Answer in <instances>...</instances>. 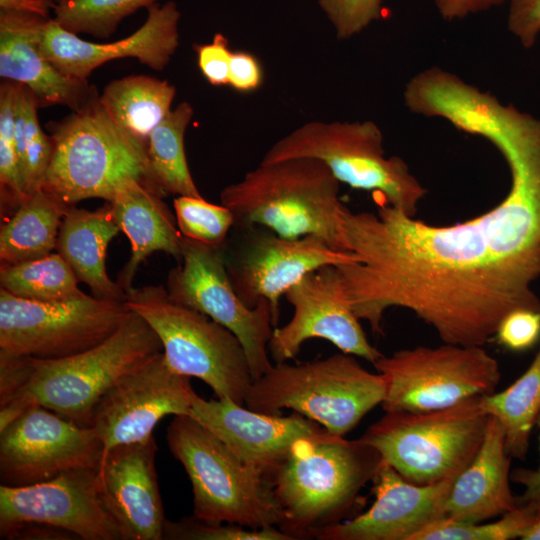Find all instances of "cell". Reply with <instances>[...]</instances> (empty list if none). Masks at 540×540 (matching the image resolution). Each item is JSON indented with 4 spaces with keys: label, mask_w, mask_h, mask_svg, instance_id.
<instances>
[{
    "label": "cell",
    "mask_w": 540,
    "mask_h": 540,
    "mask_svg": "<svg viewBox=\"0 0 540 540\" xmlns=\"http://www.w3.org/2000/svg\"><path fill=\"white\" fill-rule=\"evenodd\" d=\"M504 199L473 219L435 226L383 203L345 207L342 225L356 260L337 266L352 309L382 335L384 315L404 308L443 343L484 346L517 309L540 311V143L503 154Z\"/></svg>",
    "instance_id": "1"
},
{
    "label": "cell",
    "mask_w": 540,
    "mask_h": 540,
    "mask_svg": "<svg viewBox=\"0 0 540 540\" xmlns=\"http://www.w3.org/2000/svg\"><path fill=\"white\" fill-rule=\"evenodd\" d=\"M47 129L53 152L41 190L65 206L91 198L110 201L134 183L167 196L151 170L147 142L112 120L99 93Z\"/></svg>",
    "instance_id": "2"
},
{
    "label": "cell",
    "mask_w": 540,
    "mask_h": 540,
    "mask_svg": "<svg viewBox=\"0 0 540 540\" xmlns=\"http://www.w3.org/2000/svg\"><path fill=\"white\" fill-rule=\"evenodd\" d=\"M382 463L380 453L360 438L325 431L299 441L269 477L282 513L278 527L292 540L311 539L344 521Z\"/></svg>",
    "instance_id": "3"
},
{
    "label": "cell",
    "mask_w": 540,
    "mask_h": 540,
    "mask_svg": "<svg viewBox=\"0 0 540 540\" xmlns=\"http://www.w3.org/2000/svg\"><path fill=\"white\" fill-rule=\"evenodd\" d=\"M340 182L310 157L261 163L220 192L234 215V228L260 226L285 238L316 236L349 252L339 197Z\"/></svg>",
    "instance_id": "4"
},
{
    "label": "cell",
    "mask_w": 540,
    "mask_h": 540,
    "mask_svg": "<svg viewBox=\"0 0 540 540\" xmlns=\"http://www.w3.org/2000/svg\"><path fill=\"white\" fill-rule=\"evenodd\" d=\"M161 341L139 314L131 311L102 343L58 359L27 356L26 379L0 404V429L31 406H42L82 426H89L94 407L125 373L156 353Z\"/></svg>",
    "instance_id": "5"
},
{
    "label": "cell",
    "mask_w": 540,
    "mask_h": 540,
    "mask_svg": "<svg viewBox=\"0 0 540 540\" xmlns=\"http://www.w3.org/2000/svg\"><path fill=\"white\" fill-rule=\"evenodd\" d=\"M383 376L367 370L356 356L337 353L300 364L276 363L254 380L244 405L265 414L291 409L345 436L362 418L382 404Z\"/></svg>",
    "instance_id": "6"
},
{
    "label": "cell",
    "mask_w": 540,
    "mask_h": 540,
    "mask_svg": "<svg viewBox=\"0 0 540 540\" xmlns=\"http://www.w3.org/2000/svg\"><path fill=\"white\" fill-rule=\"evenodd\" d=\"M166 439L192 484L194 517L256 529L279 526L282 513L270 481L204 425L190 415L174 416Z\"/></svg>",
    "instance_id": "7"
},
{
    "label": "cell",
    "mask_w": 540,
    "mask_h": 540,
    "mask_svg": "<svg viewBox=\"0 0 540 540\" xmlns=\"http://www.w3.org/2000/svg\"><path fill=\"white\" fill-rule=\"evenodd\" d=\"M310 157L322 161L340 183L380 194L415 217L427 190L398 156L387 157L378 125L364 121H309L277 140L261 163Z\"/></svg>",
    "instance_id": "8"
},
{
    "label": "cell",
    "mask_w": 540,
    "mask_h": 540,
    "mask_svg": "<svg viewBox=\"0 0 540 540\" xmlns=\"http://www.w3.org/2000/svg\"><path fill=\"white\" fill-rule=\"evenodd\" d=\"M488 421L475 396L438 410L385 411L360 439L407 481L427 485L456 477L470 463Z\"/></svg>",
    "instance_id": "9"
},
{
    "label": "cell",
    "mask_w": 540,
    "mask_h": 540,
    "mask_svg": "<svg viewBox=\"0 0 540 540\" xmlns=\"http://www.w3.org/2000/svg\"><path fill=\"white\" fill-rule=\"evenodd\" d=\"M124 303L156 332L174 372L200 379L217 398L244 405L253 377L245 350L232 331L175 302L162 285L133 287Z\"/></svg>",
    "instance_id": "10"
},
{
    "label": "cell",
    "mask_w": 540,
    "mask_h": 540,
    "mask_svg": "<svg viewBox=\"0 0 540 540\" xmlns=\"http://www.w3.org/2000/svg\"><path fill=\"white\" fill-rule=\"evenodd\" d=\"M386 384L384 411L424 412L496 391L501 373L483 346L443 343L382 355L373 363Z\"/></svg>",
    "instance_id": "11"
},
{
    "label": "cell",
    "mask_w": 540,
    "mask_h": 540,
    "mask_svg": "<svg viewBox=\"0 0 540 540\" xmlns=\"http://www.w3.org/2000/svg\"><path fill=\"white\" fill-rule=\"evenodd\" d=\"M130 312L124 302L87 294L39 302L0 288V351L39 359L78 354L109 338Z\"/></svg>",
    "instance_id": "12"
},
{
    "label": "cell",
    "mask_w": 540,
    "mask_h": 540,
    "mask_svg": "<svg viewBox=\"0 0 540 540\" xmlns=\"http://www.w3.org/2000/svg\"><path fill=\"white\" fill-rule=\"evenodd\" d=\"M224 243L209 245L182 236L181 259L169 271L166 289L175 302L208 316L237 336L254 381L273 365L268 343L276 322L268 302L250 308L236 293L226 270Z\"/></svg>",
    "instance_id": "13"
},
{
    "label": "cell",
    "mask_w": 540,
    "mask_h": 540,
    "mask_svg": "<svg viewBox=\"0 0 540 540\" xmlns=\"http://www.w3.org/2000/svg\"><path fill=\"white\" fill-rule=\"evenodd\" d=\"M232 230L224 243L230 282L248 307L268 302L276 324L281 296L303 277L324 266L356 260L316 236L285 238L260 226Z\"/></svg>",
    "instance_id": "14"
},
{
    "label": "cell",
    "mask_w": 540,
    "mask_h": 540,
    "mask_svg": "<svg viewBox=\"0 0 540 540\" xmlns=\"http://www.w3.org/2000/svg\"><path fill=\"white\" fill-rule=\"evenodd\" d=\"M103 454L91 427L31 406L0 429V481L20 487L73 470L99 469Z\"/></svg>",
    "instance_id": "15"
},
{
    "label": "cell",
    "mask_w": 540,
    "mask_h": 540,
    "mask_svg": "<svg viewBox=\"0 0 540 540\" xmlns=\"http://www.w3.org/2000/svg\"><path fill=\"white\" fill-rule=\"evenodd\" d=\"M193 391L190 378L174 372L163 352L125 373L91 415L89 427L103 444V457L115 446L147 440L165 416L189 415Z\"/></svg>",
    "instance_id": "16"
},
{
    "label": "cell",
    "mask_w": 540,
    "mask_h": 540,
    "mask_svg": "<svg viewBox=\"0 0 540 540\" xmlns=\"http://www.w3.org/2000/svg\"><path fill=\"white\" fill-rule=\"evenodd\" d=\"M284 296L293 315L285 325L273 329L268 351L275 363L295 358L303 343L312 338L325 339L341 352L372 364L383 355L367 339L337 266L307 274Z\"/></svg>",
    "instance_id": "17"
},
{
    "label": "cell",
    "mask_w": 540,
    "mask_h": 540,
    "mask_svg": "<svg viewBox=\"0 0 540 540\" xmlns=\"http://www.w3.org/2000/svg\"><path fill=\"white\" fill-rule=\"evenodd\" d=\"M40 523L83 540H123L100 496L98 469H79L20 487L0 485V536L16 525Z\"/></svg>",
    "instance_id": "18"
},
{
    "label": "cell",
    "mask_w": 540,
    "mask_h": 540,
    "mask_svg": "<svg viewBox=\"0 0 540 540\" xmlns=\"http://www.w3.org/2000/svg\"><path fill=\"white\" fill-rule=\"evenodd\" d=\"M189 415L268 480L299 441L327 431L294 411L288 416L265 414L230 399L206 400L195 391Z\"/></svg>",
    "instance_id": "19"
},
{
    "label": "cell",
    "mask_w": 540,
    "mask_h": 540,
    "mask_svg": "<svg viewBox=\"0 0 540 540\" xmlns=\"http://www.w3.org/2000/svg\"><path fill=\"white\" fill-rule=\"evenodd\" d=\"M147 10L146 21L133 34L105 44L83 40L51 18L41 34L40 51L62 74L76 79L85 80L104 63L126 57L161 71L179 46L181 13L174 1Z\"/></svg>",
    "instance_id": "20"
},
{
    "label": "cell",
    "mask_w": 540,
    "mask_h": 540,
    "mask_svg": "<svg viewBox=\"0 0 540 540\" xmlns=\"http://www.w3.org/2000/svg\"><path fill=\"white\" fill-rule=\"evenodd\" d=\"M455 477L418 485L383 461L372 480L375 500L358 516L322 528L318 540H412L427 525L446 517L445 503Z\"/></svg>",
    "instance_id": "21"
},
{
    "label": "cell",
    "mask_w": 540,
    "mask_h": 540,
    "mask_svg": "<svg viewBox=\"0 0 540 540\" xmlns=\"http://www.w3.org/2000/svg\"><path fill=\"white\" fill-rule=\"evenodd\" d=\"M157 444L147 440L113 447L98 469L100 496L118 523L123 540H163L164 509L155 458Z\"/></svg>",
    "instance_id": "22"
},
{
    "label": "cell",
    "mask_w": 540,
    "mask_h": 540,
    "mask_svg": "<svg viewBox=\"0 0 540 540\" xmlns=\"http://www.w3.org/2000/svg\"><path fill=\"white\" fill-rule=\"evenodd\" d=\"M51 18L27 10L0 9V76L27 86L39 108L81 109L98 91L87 79L62 74L41 53V34Z\"/></svg>",
    "instance_id": "23"
},
{
    "label": "cell",
    "mask_w": 540,
    "mask_h": 540,
    "mask_svg": "<svg viewBox=\"0 0 540 540\" xmlns=\"http://www.w3.org/2000/svg\"><path fill=\"white\" fill-rule=\"evenodd\" d=\"M511 456L501 424L492 416L483 441L470 463L455 477L445 503L447 518L485 522L517 508L511 489Z\"/></svg>",
    "instance_id": "24"
},
{
    "label": "cell",
    "mask_w": 540,
    "mask_h": 540,
    "mask_svg": "<svg viewBox=\"0 0 540 540\" xmlns=\"http://www.w3.org/2000/svg\"><path fill=\"white\" fill-rule=\"evenodd\" d=\"M164 197L145 185L134 183L105 201L131 244L130 258L117 278L126 293L133 288L138 268L152 253L162 251L177 261L181 259L182 234Z\"/></svg>",
    "instance_id": "25"
},
{
    "label": "cell",
    "mask_w": 540,
    "mask_h": 540,
    "mask_svg": "<svg viewBox=\"0 0 540 540\" xmlns=\"http://www.w3.org/2000/svg\"><path fill=\"white\" fill-rule=\"evenodd\" d=\"M119 232L107 202L94 211L70 206L60 226L56 249L92 296L125 302L126 291L109 277L105 265L108 245Z\"/></svg>",
    "instance_id": "26"
},
{
    "label": "cell",
    "mask_w": 540,
    "mask_h": 540,
    "mask_svg": "<svg viewBox=\"0 0 540 540\" xmlns=\"http://www.w3.org/2000/svg\"><path fill=\"white\" fill-rule=\"evenodd\" d=\"M69 207L39 190L6 218L0 230V264H18L53 253Z\"/></svg>",
    "instance_id": "27"
},
{
    "label": "cell",
    "mask_w": 540,
    "mask_h": 540,
    "mask_svg": "<svg viewBox=\"0 0 540 540\" xmlns=\"http://www.w3.org/2000/svg\"><path fill=\"white\" fill-rule=\"evenodd\" d=\"M174 85L147 75H129L109 82L100 102L121 128L148 142L151 132L169 115Z\"/></svg>",
    "instance_id": "28"
},
{
    "label": "cell",
    "mask_w": 540,
    "mask_h": 540,
    "mask_svg": "<svg viewBox=\"0 0 540 540\" xmlns=\"http://www.w3.org/2000/svg\"><path fill=\"white\" fill-rule=\"evenodd\" d=\"M481 407L501 424L511 458L524 460L540 415V345L524 373L504 390L481 396Z\"/></svg>",
    "instance_id": "29"
},
{
    "label": "cell",
    "mask_w": 540,
    "mask_h": 540,
    "mask_svg": "<svg viewBox=\"0 0 540 540\" xmlns=\"http://www.w3.org/2000/svg\"><path fill=\"white\" fill-rule=\"evenodd\" d=\"M194 110L183 101L151 132L147 155L151 170L165 193L202 197L188 167L184 135Z\"/></svg>",
    "instance_id": "30"
},
{
    "label": "cell",
    "mask_w": 540,
    "mask_h": 540,
    "mask_svg": "<svg viewBox=\"0 0 540 540\" xmlns=\"http://www.w3.org/2000/svg\"><path fill=\"white\" fill-rule=\"evenodd\" d=\"M69 264L57 252L18 264H0V288L33 301L57 302L86 295Z\"/></svg>",
    "instance_id": "31"
},
{
    "label": "cell",
    "mask_w": 540,
    "mask_h": 540,
    "mask_svg": "<svg viewBox=\"0 0 540 540\" xmlns=\"http://www.w3.org/2000/svg\"><path fill=\"white\" fill-rule=\"evenodd\" d=\"M38 109L39 105L33 92L21 84L15 117L14 143L23 189L27 197L41 190L53 152L52 139L40 126Z\"/></svg>",
    "instance_id": "32"
},
{
    "label": "cell",
    "mask_w": 540,
    "mask_h": 540,
    "mask_svg": "<svg viewBox=\"0 0 540 540\" xmlns=\"http://www.w3.org/2000/svg\"><path fill=\"white\" fill-rule=\"evenodd\" d=\"M158 0H62L57 3L53 19L74 34L98 38L110 37L120 22L140 8Z\"/></svg>",
    "instance_id": "33"
},
{
    "label": "cell",
    "mask_w": 540,
    "mask_h": 540,
    "mask_svg": "<svg viewBox=\"0 0 540 540\" xmlns=\"http://www.w3.org/2000/svg\"><path fill=\"white\" fill-rule=\"evenodd\" d=\"M538 519L521 506L497 520L469 523L441 518L417 532L412 540H511L522 538Z\"/></svg>",
    "instance_id": "34"
},
{
    "label": "cell",
    "mask_w": 540,
    "mask_h": 540,
    "mask_svg": "<svg viewBox=\"0 0 540 540\" xmlns=\"http://www.w3.org/2000/svg\"><path fill=\"white\" fill-rule=\"evenodd\" d=\"M173 206L182 236L209 245H221L230 235L234 215L225 205L210 203L203 197L178 196Z\"/></svg>",
    "instance_id": "35"
},
{
    "label": "cell",
    "mask_w": 540,
    "mask_h": 540,
    "mask_svg": "<svg viewBox=\"0 0 540 540\" xmlns=\"http://www.w3.org/2000/svg\"><path fill=\"white\" fill-rule=\"evenodd\" d=\"M163 540H292L279 527L250 528L235 523H211L194 516L165 520Z\"/></svg>",
    "instance_id": "36"
},
{
    "label": "cell",
    "mask_w": 540,
    "mask_h": 540,
    "mask_svg": "<svg viewBox=\"0 0 540 540\" xmlns=\"http://www.w3.org/2000/svg\"><path fill=\"white\" fill-rule=\"evenodd\" d=\"M337 38L349 39L382 16V0H317Z\"/></svg>",
    "instance_id": "37"
},
{
    "label": "cell",
    "mask_w": 540,
    "mask_h": 540,
    "mask_svg": "<svg viewBox=\"0 0 540 540\" xmlns=\"http://www.w3.org/2000/svg\"><path fill=\"white\" fill-rule=\"evenodd\" d=\"M497 342L513 352H523L540 342V311L517 309L500 322L495 336Z\"/></svg>",
    "instance_id": "38"
},
{
    "label": "cell",
    "mask_w": 540,
    "mask_h": 540,
    "mask_svg": "<svg viewBox=\"0 0 540 540\" xmlns=\"http://www.w3.org/2000/svg\"><path fill=\"white\" fill-rule=\"evenodd\" d=\"M194 50L198 67L205 79L214 86L228 85L232 55L228 39L222 33H216L210 43L195 44Z\"/></svg>",
    "instance_id": "39"
},
{
    "label": "cell",
    "mask_w": 540,
    "mask_h": 540,
    "mask_svg": "<svg viewBox=\"0 0 540 540\" xmlns=\"http://www.w3.org/2000/svg\"><path fill=\"white\" fill-rule=\"evenodd\" d=\"M507 26L522 46L532 47L540 34V0H507Z\"/></svg>",
    "instance_id": "40"
},
{
    "label": "cell",
    "mask_w": 540,
    "mask_h": 540,
    "mask_svg": "<svg viewBox=\"0 0 540 540\" xmlns=\"http://www.w3.org/2000/svg\"><path fill=\"white\" fill-rule=\"evenodd\" d=\"M262 80V68L252 54L232 51L228 85L240 92H250L259 88Z\"/></svg>",
    "instance_id": "41"
},
{
    "label": "cell",
    "mask_w": 540,
    "mask_h": 540,
    "mask_svg": "<svg viewBox=\"0 0 540 540\" xmlns=\"http://www.w3.org/2000/svg\"><path fill=\"white\" fill-rule=\"evenodd\" d=\"M536 426L539 429V455H540V415ZM511 481L520 484L524 489L520 496H516L518 506H521L540 519V458L535 469L518 468L511 471Z\"/></svg>",
    "instance_id": "42"
},
{
    "label": "cell",
    "mask_w": 540,
    "mask_h": 540,
    "mask_svg": "<svg viewBox=\"0 0 540 540\" xmlns=\"http://www.w3.org/2000/svg\"><path fill=\"white\" fill-rule=\"evenodd\" d=\"M506 0H432L437 12L447 21L464 19L487 11Z\"/></svg>",
    "instance_id": "43"
},
{
    "label": "cell",
    "mask_w": 540,
    "mask_h": 540,
    "mask_svg": "<svg viewBox=\"0 0 540 540\" xmlns=\"http://www.w3.org/2000/svg\"><path fill=\"white\" fill-rule=\"evenodd\" d=\"M2 539L24 540H71L78 539L72 533L40 523H23L14 526L1 536Z\"/></svg>",
    "instance_id": "44"
},
{
    "label": "cell",
    "mask_w": 540,
    "mask_h": 540,
    "mask_svg": "<svg viewBox=\"0 0 540 540\" xmlns=\"http://www.w3.org/2000/svg\"><path fill=\"white\" fill-rule=\"evenodd\" d=\"M57 3L54 0H0V9L27 10L49 16Z\"/></svg>",
    "instance_id": "45"
},
{
    "label": "cell",
    "mask_w": 540,
    "mask_h": 540,
    "mask_svg": "<svg viewBox=\"0 0 540 540\" xmlns=\"http://www.w3.org/2000/svg\"><path fill=\"white\" fill-rule=\"evenodd\" d=\"M521 539L540 540V519L526 530Z\"/></svg>",
    "instance_id": "46"
},
{
    "label": "cell",
    "mask_w": 540,
    "mask_h": 540,
    "mask_svg": "<svg viewBox=\"0 0 540 540\" xmlns=\"http://www.w3.org/2000/svg\"><path fill=\"white\" fill-rule=\"evenodd\" d=\"M54 1H55L56 3H59V2H61L62 0H54Z\"/></svg>",
    "instance_id": "47"
}]
</instances>
